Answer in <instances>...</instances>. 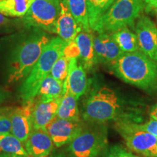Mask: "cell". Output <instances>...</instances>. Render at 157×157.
<instances>
[{
  "mask_svg": "<svg viewBox=\"0 0 157 157\" xmlns=\"http://www.w3.org/2000/svg\"><path fill=\"white\" fill-rule=\"evenodd\" d=\"M145 105L121 96L106 85L96 86L85 98L81 117L84 122L105 124L121 121L142 123Z\"/></svg>",
  "mask_w": 157,
  "mask_h": 157,
  "instance_id": "obj_1",
  "label": "cell"
},
{
  "mask_svg": "<svg viewBox=\"0 0 157 157\" xmlns=\"http://www.w3.org/2000/svg\"><path fill=\"white\" fill-rule=\"evenodd\" d=\"M52 38L46 31L25 27L7 39L6 75L9 84L17 83L28 76Z\"/></svg>",
  "mask_w": 157,
  "mask_h": 157,
  "instance_id": "obj_2",
  "label": "cell"
},
{
  "mask_svg": "<svg viewBox=\"0 0 157 157\" xmlns=\"http://www.w3.org/2000/svg\"><path fill=\"white\" fill-rule=\"evenodd\" d=\"M109 66L112 73L127 84L148 93L157 89V62L140 50L122 52Z\"/></svg>",
  "mask_w": 157,
  "mask_h": 157,
  "instance_id": "obj_3",
  "label": "cell"
},
{
  "mask_svg": "<svg viewBox=\"0 0 157 157\" xmlns=\"http://www.w3.org/2000/svg\"><path fill=\"white\" fill-rule=\"evenodd\" d=\"M66 44V42L58 36L52 37L45 45L34 68L19 89L20 97L23 103L34 101L36 98L42 81L50 74L57 59L63 54Z\"/></svg>",
  "mask_w": 157,
  "mask_h": 157,
  "instance_id": "obj_4",
  "label": "cell"
},
{
  "mask_svg": "<svg viewBox=\"0 0 157 157\" xmlns=\"http://www.w3.org/2000/svg\"><path fill=\"white\" fill-rule=\"evenodd\" d=\"M143 10V0H115L98 20L93 31L111 34L124 27H134Z\"/></svg>",
  "mask_w": 157,
  "mask_h": 157,
  "instance_id": "obj_5",
  "label": "cell"
},
{
  "mask_svg": "<svg viewBox=\"0 0 157 157\" xmlns=\"http://www.w3.org/2000/svg\"><path fill=\"white\" fill-rule=\"evenodd\" d=\"M105 124H89L68 144L70 157H101L109 147Z\"/></svg>",
  "mask_w": 157,
  "mask_h": 157,
  "instance_id": "obj_6",
  "label": "cell"
},
{
  "mask_svg": "<svg viewBox=\"0 0 157 157\" xmlns=\"http://www.w3.org/2000/svg\"><path fill=\"white\" fill-rule=\"evenodd\" d=\"M114 129L129 151L144 157H157V138L145 130L141 123L118 121L114 123Z\"/></svg>",
  "mask_w": 157,
  "mask_h": 157,
  "instance_id": "obj_7",
  "label": "cell"
},
{
  "mask_svg": "<svg viewBox=\"0 0 157 157\" xmlns=\"http://www.w3.org/2000/svg\"><path fill=\"white\" fill-rule=\"evenodd\" d=\"M62 0H35L24 16L25 27H32L48 34H56L57 21L60 15Z\"/></svg>",
  "mask_w": 157,
  "mask_h": 157,
  "instance_id": "obj_8",
  "label": "cell"
},
{
  "mask_svg": "<svg viewBox=\"0 0 157 157\" xmlns=\"http://www.w3.org/2000/svg\"><path fill=\"white\" fill-rule=\"evenodd\" d=\"M82 120L74 121L56 117L45 128L52 139L54 146L60 148L71 142L84 129Z\"/></svg>",
  "mask_w": 157,
  "mask_h": 157,
  "instance_id": "obj_9",
  "label": "cell"
},
{
  "mask_svg": "<svg viewBox=\"0 0 157 157\" xmlns=\"http://www.w3.org/2000/svg\"><path fill=\"white\" fill-rule=\"evenodd\" d=\"M139 48L143 54L157 62V27L146 15H140L135 25Z\"/></svg>",
  "mask_w": 157,
  "mask_h": 157,
  "instance_id": "obj_10",
  "label": "cell"
},
{
  "mask_svg": "<svg viewBox=\"0 0 157 157\" xmlns=\"http://www.w3.org/2000/svg\"><path fill=\"white\" fill-rule=\"evenodd\" d=\"M25 103V105L22 107L11 109L10 113L11 133L23 143L26 141L33 130L31 115L34 105V101Z\"/></svg>",
  "mask_w": 157,
  "mask_h": 157,
  "instance_id": "obj_11",
  "label": "cell"
},
{
  "mask_svg": "<svg viewBox=\"0 0 157 157\" xmlns=\"http://www.w3.org/2000/svg\"><path fill=\"white\" fill-rule=\"evenodd\" d=\"M88 81L86 71L77 58L70 59L68 64V75L63 83V91H68L76 100L79 99L87 93Z\"/></svg>",
  "mask_w": 157,
  "mask_h": 157,
  "instance_id": "obj_12",
  "label": "cell"
},
{
  "mask_svg": "<svg viewBox=\"0 0 157 157\" xmlns=\"http://www.w3.org/2000/svg\"><path fill=\"white\" fill-rule=\"evenodd\" d=\"M93 47L98 63L109 64L122 53L111 34H93Z\"/></svg>",
  "mask_w": 157,
  "mask_h": 157,
  "instance_id": "obj_13",
  "label": "cell"
},
{
  "mask_svg": "<svg viewBox=\"0 0 157 157\" xmlns=\"http://www.w3.org/2000/svg\"><path fill=\"white\" fill-rule=\"evenodd\" d=\"M24 146L30 157H48L52 154L54 143L44 129H33Z\"/></svg>",
  "mask_w": 157,
  "mask_h": 157,
  "instance_id": "obj_14",
  "label": "cell"
},
{
  "mask_svg": "<svg viewBox=\"0 0 157 157\" xmlns=\"http://www.w3.org/2000/svg\"><path fill=\"white\" fill-rule=\"evenodd\" d=\"M62 96L50 102L39 101L32 111V127L34 130L44 129L57 116Z\"/></svg>",
  "mask_w": 157,
  "mask_h": 157,
  "instance_id": "obj_15",
  "label": "cell"
},
{
  "mask_svg": "<svg viewBox=\"0 0 157 157\" xmlns=\"http://www.w3.org/2000/svg\"><path fill=\"white\" fill-rule=\"evenodd\" d=\"M82 31V29L62 0L60 15L57 21L56 34L64 42H70L75 40L76 36Z\"/></svg>",
  "mask_w": 157,
  "mask_h": 157,
  "instance_id": "obj_16",
  "label": "cell"
},
{
  "mask_svg": "<svg viewBox=\"0 0 157 157\" xmlns=\"http://www.w3.org/2000/svg\"><path fill=\"white\" fill-rule=\"evenodd\" d=\"M75 42L79 50L80 63L85 71H91L98 64L93 47V33L82 31L76 36Z\"/></svg>",
  "mask_w": 157,
  "mask_h": 157,
  "instance_id": "obj_17",
  "label": "cell"
},
{
  "mask_svg": "<svg viewBox=\"0 0 157 157\" xmlns=\"http://www.w3.org/2000/svg\"><path fill=\"white\" fill-rule=\"evenodd\" d=\"M56 117L67 120H82L77 100L68 91L63 93Z\"/></svg>",
  "mask_w": 157,
  "mask_h": 157,
  "instance_id": "obj_18",
  "label": "cell"
},
{
  "mask_svg": "<svg viewBox=\"0 0 157 157\" xmlns=\"http://www.w3.org/2000/svg\"><path fill=\"white\" fill-rule=\"evenodd\" d=\"M63 91V84L49 74L41 84L36 97L39 98L40 101L50 102L61 97Z\"/></svg>",
  "mask_w": 157,
  "mask_h": 157,
  "instance_id": "obj_19",
  "label": "cell"
},
{
  "mask_svg": "<svg viewBox=\"0 0 157 157\" xmlns=\"http://www.w3.org/2000/svg\"><path fill=\"white\" fill-rule=\"evenodd\" d=\"M122 52H132L140 50L137 38L130 27H124L111 34Z\"/></svg>",
  "mask_w": 157,
  "mask_h": 157,
  "instance_id": "obj_20",
  "label": "cell"
},
{
  "mask_svg": "<svg viewBox=\"0 0 157 157\" xmlns=\"http://www.w3.org/2000/svg\"><path fill=\"white\" fill-rule=\"evenodd\" d=\"M35 0H0V13L21 18L26 14Z\"/></svg>",
  "mask_w": 157,
  "mask_h": 157,
  "instance_id": "obj_21",
  "label": "cell"
},
{
  "mask_svg": "<svg viewBox=\"0 0 157 157\" xmlns=\"http://www.w3.org/2000/svg\"><path fill=\"white\" fill-rule=\"evenodd\" d=\"M82 31L92 32L90 28L87 0H63Z\"/></svg>",
  "mask_w": 157,
  "mask_h": 157,
  "instance_id": "obj_22",
  "label": "cell"
},
{
  "mask_svg": "<svg viewBox=\"0 0 157 157\" xmlns=\"http://www.w3.org/2000/svg\"><path fill=\"white\" fill-rule=\"evenodd\" d=\"M0 149L3 153L22 157H30L23 143L11 132L0 135Z\"/></svg>",
  "mask_w": 157,
  "mask_h": 157,
  "instance_id": "obj_23",
  "label": "cell"
},
{
  "mask_svg": "<svg viewBox=\"0 0 157 157\" xmlns=\"http://www.w3.org/2000/svg\"><path fill=\"white\" fill-rule=\"evenodd\" d=\"M115 0H87L88 19L90 28L93 31L94 27Z\"/></svg>",
  "mask_w": 157,
  "mask_h": 157,
  "instance_id": "obj_24",
  "label": "cell"
},
{
  "mask_svg": "<svg viewBox=\"0 0 157 157\" xmlns=\"http://www.w3.org/2000/svg\"><path fill=\"white\" fill-rule=\"evenodd\" d=\"M25 27L21 18L7 17L0 13V34H13Z\"/></svg>",
  "mask_w": 157,
  "mask_h": 157,
  "instance_id": "obj_25",
  "label": "cell"
},
{
  "mask_svg": "<svg viewBox=\"0 0 157 157\" xmlns=\"http://www.w3.org/2000/svg\"><path fill=\"white\" fill-rule=\"evenodd\" d=\"M69 61L70 59L63 54L57 59L51 70L50 75L62 84L64 83L67 78Z\"/></svg>",
  "mask_w": 157,
  "mask_h": 157,
  "instance_id": "obj_26",
  "label": "cell"
},
{
  "mask_svg": "<svg viewBox=\"0 0 157 157\" xmlns=\"http://www.w3.org/2000/svg\"><path fill=\"white\" fill-rule=\"evenodd\" d=\"M101 157H140L119 144L109 146Z\"/></svg>",
  "mask_w": 157,
  "mask_h": 157,
  "instance_id": "obj_27",
  "label": "cell"
},
{
  "mask_svg": "<svg viewBox=\"0 0 157 157\" xmlns=\"http://www.w3.org/2000/svg\"><path fill=\"white\" fill-rule=\"evenodd\" d=\"M10 110L11 109H0V135L11 132Z\"/></svg>",
  "mask_w": 157,
  "mask_h": 157,
  "instance_id": "obj_28",
  "label": "cell"
},
{
  "mask_svg": "<svg viewBox=\"0 0 157 157\" xmlns=\"http://www.w3.org/2000/svg\"><path fill=\"white\" fill-rule=\"evenodd\" d=\"M63 55L68 58H79V50L76 44L75 40L71 41L70 42H66L63 50Z\"/></svg>",
  "mask_w": 157,
  "mask_h": 157,
  "instance_id": "obj_29",
  "label": "cell"
},
{
  "mask_svg": "<svg viewBox=\"0 0 157 157\" xmlns=\"http://www.w3.org/2000/svg\"><path fill=\"white\" fill-rule=\"evenodd\" d=\"M141 126L145 130L154 135L157 138V121L150 119L149 120L141 123Z\"/></svg>",
  "mask_w": 157,
  "mask_h": 157,
  "instance_id": "obj_30",
  "label": "cell"
},
{
  "mask_svg": "<svg viewBox=\"0 0 157 157\" xmlns=\"http://www.w3.org/2000/svg\"><path fill=\"white\" fill-rule=\"evenodd\" d=\"M144 10L146 13L156 11L157 10V0H143Z\"/></svg>",
  "mask_w": 157,
  "mask_h": 157,
  "instance_id": "obj_31",
  "label": "cell"
},
{
  "mask_svg": "<svg viewBox=\"0 0 157 157\" xmlns=\"http://www.w3.org/2000/svg\"><path fill=\"white\" fill-rule=\"evenodd\" d=\"M148 116L150 119L157 121V103H156L150 108L148 111Z\"/></svg>",
  "mask_w": 157,
  "mask_h": 157,
  "instance_id": "obj_32",
  "label": "cell"
},
{
  "mask_svg": "<svg viewBox=\"0 0 157 157\" xmlns=\"http://www.w3.org/2000/svg\"><path fill=\"white\" fill-rule=\"evenodd\" d=\"M7 97H8V95H7V92L2 87H0V104L4 103L7 100Z\"/></svg>",
  "mask_w": 157,
  "mask_h": 157,
  "instance_id": "obj_33",
  "label": "cell"
},
{
  "mask_svg": "<svg viewBox=\"0 0 157 157\" xmlns=\"http://www.w3.org/2000/svg\"><path fill=\"white\" fill-rule=\"evenodd\" d=\"M48 157H70L68 154H65L63 152H59V153H53L51 154Z\"/></svg>",
  "mask_w": 157,
  "mask_h": 157,
  "instance_id": "obj_34",
  "label": "cell"
},
{
  "mask_svg": "<svg viewBox=\"0 0 157 157\" xmlns=\"http://www.w3.org/2000/svg\"><path fill=\"white\" fill-rule=\"evenodd\" d=\"M0 157H22V156H16V155L7 154V153H2V154H0Z\"/></svg>",
  "mask_w": 157,
  "mask_h": 157,
  "instance_id": "obj_35",
  "label": "cell"
},
{
  "mask_svg": "<svg viewBox=\"0 0 157 157\" xmlns=\"http://www.w3.org/2000/svg\"><path fill=\"white\" fill-rule=\"evenodd\" d=\"M156 20H157V13H156Z\"/></svg>",
  "mask_w": 157,
  "mask_h": 157,
  "instance_id": "obj_36",
  "label": "cell"
},
{
  "mask_svg": "<svg viewBox=\"0 0 157 157\" xmlns=\"http://www.w3.org/2000/svg\"><path fill=\"white\" fill-rule=\"evenodd\" d=\"M156 13H157V10H156Z\"/></svg>",
  "mask_w": 157,
  "mask_h": 157,
  "instance_id": "obj_37",
  "label": "cell"
}]
</instances>
